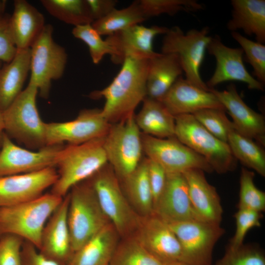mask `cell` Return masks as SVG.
<instances>
[{
	"label": "cell",
	"mask_w": 265,
	"mask_h": 265,
	"mask_svg": "<svg viewBox=\"0 0 265 265\" xmlns=\"http://www.w3.org/2000/svg\"><path fill=\"white\" fill-rule=\"evenodd\" d=\"M121 65L108 86L90 95L93 99H105L102 114L110 124L134 114L136 107L147 97L149 60L126 57Z\"/></svg>",
	"instance_id": "cell-1"
},
{
	"label": "cell",
	"mask_w": 265,
	"mask_h": 265,
	"mask_svg": "<svg viewBox=\"0 0 265 265\" xmlns=\"http://www.w3.org/2000/svg\"><path fill=\"white\" fill-rule=\"evenodd\" d=\"M104 137L62 147L55 162L58 177L51 193L64 197L73 186L91 178L108 163Z\"/></svg>",
	"instance_id": "cell-2"
},
{
	"label": "cell",
	"mask_w": 265,
	"mask_h": 265,
	"mask_svg": "<svg viewBox=\"0 0 265 265\" xmlns=\"http://www.w3.org/2000/svg\"><path fill=\"white\" fill-rule=\"evenodd\" d=\"M63 198L51 192L28 202L0 208V237L15 235L38 249L43 229Z\"/></svg>",
	"instance_id": "cell-3"
},
{
	"label": "cell",
	"mask_w": 265,
	"mask_h": 265,
	"mask_svg": "<svg viewBox=\"0 0 265 265\" xmlns=\"http://www.w3.org/2000/svg\"><path fill=\"white\" fill-rule=\"evenodd\" d=\"M70 190L67 222L74 253L110 223L100 207L89 179Z\"/></svg>",
	"instance_id": "cell-4"
},
{
	"label": "cell",
	"mask_w": 265,
	"mask_h": 265,
	"mask_svg": "<svg viewBox=\"0 0 265 265\" xmlns=\"http://www.w3.org/2000/svg\"><path fill=\"white\" fill-rule=\"evenodd\" d=\"M37 87H26L3 111L4 132L26 148L39 150L47 146L45 124L39 115L36 99Z\"/></svg>",
	"instance_id": "cell-5"
},
{
	"label": "cell",
	"mask_w": 265,
	"mask_h": 265,
	"mask_svg": "<svg viewBox=\"0 0 265 265\" xmlns=\"http://www.w3.org/2000/svg\"><path fill=\"white\" fill-rule=\"evenodd\" d=\"M175 137L203 157L213 171L224 174L233 171L237 160L226 142L209 132L192 114L175 117Z\"/></svg>",
	"instance_id": "cell-6"
},
{
	"label": "cell",
	"mask_w": 265,
	"mask_h": 265,
	"mask_svg": "<svg viewBox=\"0 0 265 265\" xmlns=\"http://www.w3.org/2000/svg\"><path fill=\"white\" fill-rule=\"evenodd\" d=\"M100 207L117 233L124 235L138 228L141 223L125 195L118 177L107 163L89 178Z\"/></svg>",
	"instance_id": "cell-7"
},
{
	"label": "cell",
	"mask_w": 265,
	"mask_h": 265,
	"mask_svg": "<svg viewBox=\"0 0 265 265\" xmlns=\"http://www.w3.org/2000/svg\"><path fill=\"white\" fill-rule=\"evenodd\" d=\"M134 116L111 124L104 138L108 163L121 179L132 172L142 159L141 132Z\"/></svg>",
	"instance_id": "cell-8"
},
{
	"label": "cell",
	"mask_w": 265,
	"mask_h": 265,
	"mask_svg": "<svg viewBox=\"0 0 265 265\" xmlns=\"http://www.w3.org/2000/svg\"><path fill=\"white\" fill-rule=\"evenodd\" d=\"M210 29H191L186 33L178 26L169 28L162 42V53H173L179 56L185 79L190 83L210 90L203 80L200 72L207 47L212 36Z\"/></svg>",
	"instance_id": "cell-9"
},
{
	"label": "cell",
	"mask_w": 265,
	"mask_h": 265,
	"mask_svg": "<svg viewBox=\"0 0 265 265\" xmlns=\"http://www.w3.org/2000/svg\"><path fill=\"white\" fill-rule=\"evenodd\" d=\"M53 27L46 24L42 32L30 47L29 83L35 85L40 96L47 98L52 81L63 76L67 61L65 49L53 37Z\"/></svg>",
	"instance_id": "cell-10"
},
{
	"label": "cell",
	"mask_w": 265,
	"mask_h": 265,
	"mask_svg": "<svg viewBox=\"0 0 265 265\" xmlns=\"http://www.w3.org/2000/svg\"><path fill=\"white\" fill-rule=\"evenodd\" d=\"M180 243L182 262L211 265L214 247L224 234L220 224L202 220L167 223Z\"/></svg>",
	"instance_id": "cell-11"
},
{
	"label": "cell",
	"mask_w": 265,
	"mask_h": 265,
	"mask_svg": "<svg viewBox=\"0 0 265 265\" xmlns=\"http://www.w3.org/2000/svg\"><path fill=\"white\" fill-rule=\"evenodd\" d=\"M143 152L149 159L160 165L167 173H183L191 169L205 172L213 170L207 160L175 136L160 138L141 132Z\"/></svg>",
	"instance_id": "cell-12"
},
{
	"label": "cell",
	"mask_w": 265,
	"mask_h": 265,
	"mask_svg": "<svg viewBox=\"0 0 265 265\" xmlns=\"http://www.w3.org/2000/svg\"><path fill=\"white\" fill-rule=\"evenodd\" d=\"M111 124L103 116L101 109H84L77 117L64 122L46 123L47 146L81 144L107 134Z\"/></svg>",
	"instance_id": "cell-13"
},
{
	"label": "cell",
	"mask_w": 265,
	"mask_h": 265,
	"mask_svg": "<svg viewBox=\"0 0 265 265\" xmlns=\"http://www.w3.org/2000/svg\"><path fill=\"white\" fill-rule=\"evenodd\" d=\"M63 147L47 146L33 151L16 145L4 132L0 148V177L55 167L57 157Z\"/></svg>",
	"instance_id": "cell-14"
},
{
	"label": "cell",
	"mask_w": 265,
	"mask_h": 265,
	"mask_svg": "<svg viewBox=\"0 0 265 265\" xmlns=\"http://www.w3.org/2000/svg\"><path fill=\"white\" fill-rule=\"evenodd\" d=\"M207 50L216 61L214 71L206 82L209 89L222 82L229 81L245 83L248 89L264 90V85L251 76L246 69L243 61V52L240 48L226 46L217 35L212 37Z\"/></svg>",
	"instance_id": "cell-15"
},
{
	"label": "cell",
	"mask_w": 265,
	"mask_h": 265,
	"mask_svg": "<svg viewBox=\"0 0 265 265\" xmlns=\"http://www.w3.org/2000/svg\"><path fill=\"white\" fill-rule=\"evenodd\" d=\"M58 177L55 167L25 174L0 177V208L36 199Z\"/></svg>",
	"instance_id": "cell-16"
},
{
	"label": "cell",
	"mask_w": 265,
	"mask_h": 265,
	"mask_svg": "<svg viewBox=\"0 0 265 265\" xmlns=\"http://www.w3.org/2000/svg\"><path fill=\"white\" fill-rule=\"evenodd\" d=\"M154 214L167 223L203 221L192 206L183 173H167L164 188L154 205Z\"/></svg>",
	"instance_id": "cell-17"
},
{
	"label": "cell",
	"mask_w": 265,
	"mask_h": 265,
	"mask_svg": "<svg viewBox=\"0 0 265 265\" xmlns=\"http://www.w3.org/2000/svg\"><path fill=\"white\" fill-rule=\"evenodd\" d=\"M69 202L68 193L47 221L38 249L43 256L59 265H67L74 254L67 222Z\"/></svg>",
	"instance_id": "cell-18"
},
{
	"label": "cell",
	"mask_w": 265,
	"mask_h": 265,
	"mask_svg": "<svg viewBox=\"0 0 265 265\" xmlns=\"http://www.w3.org/2000/svg\"><path fill=\"white\" fill-rule=\"evenodd\" d=\"M210 90L216 96L232 118L235 129L241 134L265 146V121L264 116L250 108L239 95L234 83L224 90Z\"/></svg>",
	"instance_id": "cell-19"
},
{
	"label": "cell",
	"mask_w": 265,
	"mask_h": 265,
	"mask_svg": "<svg viewBox=\"0 0 265 265\" xmlns=\"http://www.w3.org/2000/svg\"><path fill=\"white\" fill-rule=\"evenodd\" d=\"M136 238L163 264L181 261L179 240L168 224L153 214L141 222Z\"/></svg>",
	"instance_id": "cell-20"
},
{
	"label": "cell",
	"mask_w": 265,
	"mask_h": 265,
	"mask_svg": "<svg viewBox=\"0 0 265 265\" xmlns=\"http://www.w3.org/2000/svg\"><path fill=\"white\" fill-rule=\"evenodd\" d=\"M160 102L174 117L193 114L206 108L225 110L216 96L210 90L200 88L180 77Z\"/></svg>",
	"instance_id": "cell-21"
},
{
	"label": "cell",
	"mask_w": 265,
	"mask_h": 265,
	"mask_svg": "<svg viewBox=\"0 0 265 265\" xmlns=\"http://www.w3.org/2000/svg\"><path fill=\"white\" fill-rule=\"evenodd\" d=\"M169 28L159 26H145L137 24L108 36L106 38L116 49L119 64L126 57L149 60L158 55L153 49V41L159 34H165Z\"/></svg>",
	"instance_id": "cell-22"
},
{
	"label": "cell",
	"mask_w": 265,
	"mask_h": 265,
	"mask_svg": "<svg viewBox=\"0 0 265 265\" xmlns=\"http://www.w3.org/2000/svg\"><path fill=\"white\" fill-rule=\"evenodd\" d=\"M205 172L191 169L183 173L192 206L203 221L220 224L223 212L216 188L207 181Z\"/></svg>",
	"instance_id": "cell-23"
},
{
	"label": "cell",
	"mask_w": 265,
	"mask_h": 265,
	"mask_svg": "<svg viewBox=\"0 0 265 265\" xmlns=\"http://www.w3.org/2000/svg\"><path fill=\"white\" fill-rule=\"evenodd\" d=\"M43 14L25 0L14 1L9 26L17 49L30 48L45 26Z\"/></svg>",
	"instance_id": "cell-24"
},
{
	"label": "cell",
	"mask_w": 265,
	"mask_h": 265,
	"mask_svg": "<svg viewBox=\"0 0 265 265\" xmlns=\"http://www.w3.org/2000/svg\"><path fill=\"white\" fill-rule=\"evenodd\" d=\"M232 17L227 24L232 32L242 30L254 36L256 41L265 42V0H232Z\"/></svg>",
	"instance_id": "cell-25"
},
{
	"label": "cell",
	"mask_w": 265,
	"mask_h": 265,
	"mask_svg": "<svg viewBox=\"0 0 265 265\" xmlns=\"http://www.w3.org/2000/svg\"><path fill=\"white\" fill-rule=\"evenodd\" d=\"M183 73L178 54L162 53L149 60L147 97L160 101Z\"/></svg>",
	"instance_id": "cell-26"
},
{
	"label": "cell",
	"mask_w": 265,
	"mask_h": 265,
	"mask_svg": "<svg viewBox=\"0 0 265 265\" xmlns=\"http://www.w3.org/2000/svg\"><path fill=\"white\" fill-rule=\"evenodd\" d=\"M30 62V49H17L13 59L0 69V109L2 111L22 91Z\"/></svg>",
	"instance_id": "cell-27"
},
{
	"label": "cell",
	"mask_w": 265,
	"mask_h": 265,
	"mask_svg": "<svg viewBox=\"0 0 265 265\" xmlns=\"http://www.w3.org/2000/svg\"><path fill=\"white\" fill-rule=\"evenodd\" d=\"M117 234L109 223L74 252L67 265H108L118 244Z\"/></svg>",
	"instance_id": "cell-28"
},
{
	"label": "cell",
	"mask_w": 265,
	"mask_h": 265,
	"mask_svg": "<svg viewBox=\"0 0 265 265\" xmlns=\"http://www.w3.org/2000/svg\"><path fill=\"white\" fill-rule=\"evenodd\" d=\"M134 117L143 134L160 138L175 136V117L159 101L146 97Z\"/></svg>",
	"instance_id": "cell-29"
},
{
	"label": "cell",
	"mask_w": 265,
	"mask_h": 265,
	"mask_svg": "<svg viewBox=\"0 0 265 265\" xmlns=\"http://www.w3.org/2000/svg\"><path fill=\"white\" fill-rule=\"evenodd\" d=\"M124 192L133 209L139 215L154 214V201L148 173V159H142L134 170L121 179Z\"/></svg>",
	"instance_id": "cell-30"
},
{
	"label": "cell",
	"mask_w": 265,
	"mask_h": 265,
	"mask_svg": "<svg viewBox=\"0 0 265 265\" xmlns=\"http://www.w3.org/2000/svg\"><path fill=\"white\" fill-rule=\"evenodd\" d=\"M227 143L237 161L262 177L265 176L264 147L238 132L231 121L228 127Z\"/></svg>",
	"instance_id": "cell-31"
},
{
	"label": "cell",
	"mask_w": 265,
	"mask_h": 265,
	"mask_svg": "<svg viewBox=\"0 0 265 265\" xmlns=\"http://www.w3.org/2000/svg\"><path fill=\"white\" fill-rule=\"evenodd\" d=\"M146 19L139 0H136L126 8L114 9L105 17L94 21L91 25L101 36H109L140 24Z\"/></svg>",
	"instance_id": "cell-32"
},
{
	"label": "cell",
	"mask_w": 265,
	"mask_h": 265,
	"mask_svg": "<svg viewBox=\"0 0 265 265\" xmlns=\"http://www.w3.org/2000/svg\"><path fill=\"white\" fill-rule=\"evenodd\" d=\"M41 3L52 16L75 26L94 22L86 0H42Z\"/></svg>",
	"instance_id": "cell-33"
},
{
	"label": "cell",
	"mask_w": 265,
	"mask_h": 265,
	"mask_svg": "<svg viewBox=\"0 0 265 265\" xmlns=\"http://www.w3.org/2000/svg\"><path fill=\"white\" fill-rule=\"evenodd\" d=\"M72 34L87 45L94 64H98L105 55L109 54L112 61L119 64L118 54L116 49L107 39L103 40L91 24L75 26L72 30Z\"/></svg>",
	"instance_id": "cell-34"
},
{
	"label": "cell",
	"mask_w": 265,
	"mask_h": 265,
	"mask_svg": "<svg viewBox=\"0 0 265 265\" xmlns=\"http://www.w3.org/2000/svg\"><path fill=\"white\" fill-rule=\"evenodd\" d=\"M108 265H164L135 238L118 244Z\"/></svg>",
	"instance_id": "cell-35"
},
{
	"label": "cell",
	"mask_w": 265,
	"mask_h": 265,
	"mask_svg": "<svg viewBox=\"0 0 265 265\" xmlns=\"http://www.w3.org/2000/svg\"><path fill=\"white\" fill-rule=\"evenodd\" d=\"M139 2L146 19L164 14L174 15L182 11L195 12L203 9V5L196 0H141Z\"/></svg>",
	"instance_id": "cell-36"
},
{
	"label": "cell",
	"mask_w": 265,
	"mask_h": 265,
	"mask_svg": "<svg viewBox=\"0 0 265 265\" xmlns=\"http://www.w3.org/2000/svg\"><path fill=\"white\" fill-rule=\"evenodd\" d=\"M254 172L242 168L239 179L238 209L262 212L265 210V193L254 183Z\"/></svg>",
	"instance_id": "cell-37"
},
{
	"label": "cell",
	"mask_w": 265,
	"mask_h": 265,
	"mask_svg": "<svg viewBox=\"0 0 265 265\" xmlns=\"http://www.w3.org/2000/svg\"><path fill=\"white\" fill-rule=\"evenodd\" d=\"M232 38L240 46L247 62L253 69L254 78L265 85V46L251 40L238 32H231Z\"/></svg>",
	"instance_id": "cell-38"
},
{
	"label": "cell",
	"mask_w": 265,
	"mask_h": 265,
	"mask_svg": "<svg viewBox=\"0 0 265 265\" xmlns=\"http://www.w3.org/2000/svg\"><path fill=\"white\" fill-rule=\"evenodd\" d=\"M195 118L209 132L220 140L227 143L228 127L231 121L225 110L206 108L192 114Z\"/></svg>",
	"instance_id": "cell-39"
},
{
	"label": "cell",
	"mask_w": 265,
	"mask_h": 265,
	"mask_svg": "<svg viewBox=\"0 0 265 265\" xmlns=\"http://www.w3.org/2000/svg\"><path fill=\"white\" fill-rule=\"evenodd\" d=\"M214 265H265V256L259 247L243 244L235 249H226Z\"/></svg>",
	"instance_id": "cell-40"
},
{
	"label": "cell",
	"mask_w": 265,
	"mask_h": 265,
	"mask_svg": "<svg viewBox=\"0 0 265 265\" xmlns=\"http://www.w3.org/2000/svg\"><path fill=\"white\" fill-rule=\"evenodd\" d=\"M234 217L236 230L227 248L229 250L237 249L243 244L247 232L254 227L261 226L262 214L253 211L238 209Z\"/></svg>",
	"instance_id": "cell-41"
},
{
	"label": "cell",
	"mask_w": 265,
	"mask_h": 265,
	"mask_svg": "<svg viewBox=\"0 0 265 265\" xmlns=\"http://www.w3.org/2000/svg\"><path fill=\"white\" fill-rule=\"evenodd\" d=\"M24 241L12 235L0 237V265H22L21 250Z\"/></svg>",
	"instance_id": "cell-42"
},
{
	"label": "cell",
	"mask_w": 265,
	"mask_h": 265,
	"mask_svg": "<svg viewBox=\"0 0 265 265\" xmlns=\"http://www.w3.org/2000/svg\"><path fill=\"white\" fill-rule=\"evenodd\" d=\"M10 16L0 15V61L5 63L11 61L17 51L10 29Z\"/></svg>",
	"instance_id": "cell-43"
},
{
	"label": "cell",
	"mask_w": 265,
	"mask_h": 265,
	"mask_svg": "<svg viewBox=\"0 0 265 265\" xmlns=\"http://www.w3.org/2000/svg\"><path fill=\"white\" fill-rule=\"evenodd\" d=\"M148 173L154 206L164 188L167 173L160 165L148 159Z\"/></svg>",
	"instance_id": "cell-44"
},
{
	"label": "cell",
	"mask_w": 265,
	"mask_h": 265,
	"mask_svg": "<svg viewBox=\"0 0 265 265\" xmlns=\"http://www.w3.org/2000/svg\"><path fill=\"white\" fill-rule=\"evenodd\" d=\"M21 257L22 265H59L43 256L34 245L25 240L22 247Z\"/></svg>",
	"instance_id": "cell-45"
},
{
	"label": "cell",
	"mask_w": 265,
	"mask_h": 265,
	"mask_svg": "<svg viewBox=\"0 0 265 265\" xmlns=\"http://www.w3.org/2000/svg\"><path fill=\"white\" fill-rule=\"evenodd\" d=\"M94 21L100 19L115 8L114 0H86Z\"/></svg>",
	"instance_id": "cell-46"
},
{
	"label": "cell",
	"mask_w": 265,
	"mask_h": 265,
	"mask_svg": "<svg viewBox=\"0 0 265 265\" xmlns=\"http://www.w3.org/2000/svg\"><path fill=\"white\" fill-rule=\"evenodd\" d=\"M4 133V126L3 121V111L0 109V148L1 146L2 137Z\"/></svg>",
	"instance_id": "cell-47"
},
{
	"label": "cell",
	"mask_w": 265,
	"mask_h": 265,
	"mask_svg": "<svg viewBox=\"0 0 265 265\" xmlns=\"http://www.w3.org/2000/svg\"><path fill=\"white\" fill-rule=\"evenodd\" d=\"M6 5V1L5 0H0V15L4 13Z\"/></svg>",
	"instance_id": "cell-48"
},
{
	"label": "cell",
	"mask_w": 265,
	"mask_h": 265,
	"mask_svg": "<svg viewBox=\"0 0 265 265\" xmlns=\"http://www.w3.org/2000/svg\"><path fill=\"white\" fill-rule=\"evenodd\" d=\"M164 265H191L182 262L177 261L164 264Z\"/></svg>",
	"instance_id": "cell-49"
},
{
	"label": "cell",
	"mask_w": 265,
	"mask_h": 265,
	"mask_svg": "<svg viewBox=\"0 0 265 265\" xmlns=\"http://www.w3.org/2000/svg\"><path fill=\"white\" fill-rule=\"evenodd\" d=\"M2 64H3V62L2 61H0V69L2 66V65H3Z\"/></svg>",
	"instance_id": "cell-50"
}]
</instances>
